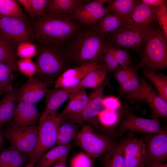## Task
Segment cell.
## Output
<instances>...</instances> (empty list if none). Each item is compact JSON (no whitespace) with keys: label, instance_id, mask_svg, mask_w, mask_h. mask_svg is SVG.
Masks as SVG:
<instances>
[{"label":"cell","instance_id":"816d5d0a","mask_svg":"<svg viewBox=\"0 0 167 167\" xmlns=\"http://www.w3.org/2000/svg\"><path fill=\"white\" fill-rule=\"evenodd\" d=\"M3 132L2 130L1 127H0V151L3 141Z\"/></svg>","mask_w":167,"mask_h":167},{"label":"cell","instance_id":"3957f363","mask_svg":"<svg viewBox=\"0 0 167 167\" xmlns=\"http://www.w3.org/2000/svg\"><path fill=\"white\" fill-rule=\"evenodd\" d=\"M105 39L94 26L80 32L74 38L68 53L71 61L79 66L90 61L103 64L101 55Z\"/></svg>","mask_w":167,"mask_h":167},{"label":"cell","instance_id":"f546056e","mask_svg":"<svg viewBox=\"0 0 167 167\" xmlns=\"http://www.w3.org/2000/svg\"><path fill=\"white\" fill-rule=\"evenodd\" d=\"M89 99L84 89L76 90L69 99V101L62 113H74L79 112L86 105Z\"/></svg>","mask_w":167,"mask_h":167},{"label":"cell","instance_id":"484cf974","mask_svg":"<svg viewBox=\"0 0 167 167\" xmlns=\"http://www.w3.org/2000/svg\"><path fill=\"white\" fill-rule=\"evenodd\" d=\"M28 156L11 146L0 153V167H21Z\"/></svg>","mask_w":167,"mask_h":167},{"label":"cell","instance_id":"1f68e13d","mask_svg":"<svg viewBox=\"0 0 167 167\" xmlns=\"http://www.w3.org/2000/svg\"><path fill=\"white\" fill-rule=\"evenodd\" d=\"M17 57L15 49L0 35V62L16 69Z\"/></svg>","mask_w":167,"mask_h":167},{"label":"cell","instance_id":"2e32d148","mask_svg":"<svg viewBox=\"0 0 167 167\" xmlns=\"http://www.w3.org/2000/svg\"><path fill=\"white\" fill-rule=\"evenodd\" d=\"M126 167L145 166L146 151L144 143L141 139L134 136L130 133L124 148Z\"/></svg>","mask_w":167,"mask_h":167},{"label":"cell","instance_id":"9a60e30c","mask_svg":"<svg viewBox=\"0 0 167 167\" xmlns=\"http://www.w3.org/2000/svg\"><path fill=\"white\" fill-rule=\"evenodd\" d=\"M96 69L105 70L103 64H100L93 61L87 62L75 68H69L54 82V88L75 87L89 72Z\"/></svg>","mask_w":167,"mask_h":167},{"label":"cell","instance_id":"d6a6232c","mask_svg":"<svg viewBox=\"0 0 167 167\" xmlns=\"http://www.w3.org/2000/svg\"><path fill=\"white\" fill-rule=\"evenodd\" d=\"M101 58L107 74L113 72L119 66L109 43L106 40L103 46Z\"/></svg>","mask_w":167,"mask_h":167},{"label":"cell","instance_id":"7bdbcfd3","mask_svg":"<svg viewBox=\"0 0 167 167\" xmlns=\"http://www.w3.org/2000/svg\"><path fill=\"white\" fill-rule=\"evenodd\" d=\"M16 69L9 65L0 62V83H4L13 80V73Z\"/></svg>","mask_w":167,"mask_h":167},{"label":"cell","instance_id":"ac0fdd59","mask_svg":"<svg viewBox=\"0 0 167 167\" xmlns=\"http://www.w3.org/2000/svg\"><path fill=\"white\" fill-rule=\"evenodd\" d=\"M48 84L37 77L29 78L19 89L17 101L35 105L45 95Z\"/></svg>","mask_w":167,"mask_h":167},{"label":"cell","instance_id":"4dcf8cb0","mask_svg":"<svg viewBox=\"0 0 167 167\" xmlns=\"http://www.w3.org/2000/svg\"><path fill=\"white\" fill-rule=\"evenodd\" d=\"M18 2L15 0H0V17L27 20Z\"/></svg>","mask_w":167,"mask_h":167},{"label":"cell","instance_id":"ab89813d","mask_svg":"<svg viewBox=\"0 0 167 167\" xmlns=\"http://www.w3.org/2000/svg\"><path fill=\"white\" fill-rule=\"evenodd\" d=\"M167 0L161 5L156 7V18L160 28L167 39Z\"/></svg>","mask_w":167,"mask_h":167},{"label":"cell","instance_id":"f5cc1de1","mask_svg":"<svg viewBox=\"0 0 167 167\" xmlns=\"http://www.w3.org/2000/svg\"><path fill=\"white\" fill-rule=\"evenodd\" d=\"M148 167H167V164L162 163L158 165Z\"/></svg>","mask_w":167,"mask_h":167},{"label":"cell","instance_id":"cb8c5ba5","mask_svg":"<svg viewBox=\"0 0 167 167\" xmlns=\"http://www.w3.org/2000/svg\"><path fill=\"white\" fill-rule=\"evenodd\" d=\"M56 146L42 156L36 167H50L67 156L71 148L69 143Z\"/></svg>","mask_w":167,"mask_h":167},{"label":"cell","instance_id":"7c38bea8","mask_svg":"<svg viewBox=\"0 0 167 167\" xmlns=\"http://www.w3.org/2000/svg\"><path fill=\"white\" fill-rule=\"evenodd\" d=\"M147 29L125 25L109 34L105 40L119 48L130 49L140 54Z\"/></svg>","mask_w":167,"mask_h":167},{"label":"cell","instance_id":"44dd1931","mask_svg":"<svg viewBox=\"0 0 167 167\" xmlns=\"http://www.w3.org/2000/svg\"><path fill=\"white\" fill-rule=\"evenodd\" d=\"M19 89L11 87L0 101V127L7 123H11Z\"/></svg>","mask_w":167,"mask_h":167},{"label":"cell","instance_id":"52a82bcc","mask_svg":"<svg viewBox=\"0 0 167 167\" xmlns=\"http://www.w3.org/2000/svg\"><path fill=\"white\" fill-rule=\"evenodd\" d=\"M110 75L106 77L103 83L91 93L86 105L82 110L75 113L60 114L59 116L61 118V122L70 121L81 124L97 116L104 108L102 100L104 97L105 88L107 86H110Z\"/></svg>","mask_w":167,"mask_h":167},{"label":"cell","instance_id":"8992f818","mask_svg":"<svg viewBox=\"0 0 167 167\" xmlns=\"http://www.w3.org/2000/svg\"><path fill=\"white\" fill-rule=\"evenodd\" d=\"M75 137L76 144L93 158L106 153L116 145L106 136L87 125L83 126Z\"/></svg>","mask_w":167,"mask_h":167},{"label":"cell","instance_id":"f35d334b","mask_svg":"<svg viewBox=\"0 0 167 167\" xmlns=\"http://www.w3.org/2000/svg\"><path fill=\"white\" fill-rule=\"evenodd\" d=\"M109 43L119 66H126L131 65V58L128 51Z\"/></svg>","mask_w":167,"mask_h":167},{"label":"cell","instance_id":"681fc988","mask_svg":"<svg viewBox=\"0 0 167 167\" xmlns=\"http://www.w3.org/2000/svg\"><path fill=\"white\" fill-rule=\"evenodd\" d=\"M67 156H66L50 167H67L66 165Z\"/></svg>","mask_w":167,"mask_h":167},{"label":"cell","instance_id":"d6986e66","mask_svg":"<svg viewBox=\"0 0 167 167\" xmlns=\"http://www.w3.org/2000/svg\"><path fill=\"white\" fill-rule=\"evenodd\" d=\"M40 115L35 105L18 101L15 106L11 125L19 127L36 126Z\"/></svg>","mask_w":167,"mask_h":167},{"label":"cell","instance_id":"e0dca14e","mask_svg":"<svg viewBox=\"0 0 167 167\" xmlns=\"http://www.w3.org/2000/svg\"><path fill=\"white\" fill-rule=\"evenodd\" d=\"M156 7L147 5L140 0L126 19L125 25L147 29L157 22Z\"/></svg>","mask_w":167,"mask_h":167},{"label":"cell","instance_id":"bcb514c9","mask_svg":"<svg viewBox=\"0 0 167 167\" xmlns=\"http://www.w3.org/2000/svg\"><path fill=\"white\" fill-rule=\"evenodd\" d=\"M17 1L24 7L32 19L34 20L35 19V15L33 11L31 0H18Z\"/></svg>","mask_w":167,"mask_h":167},{"label":"cell","instance_id":"ffe728a7","mask_svg":"<svg viewBox=\"0 0 167 167\" xmlns=\"http://www.w3.org/2000/svg\"><path fill=\"white\" fill-rule=\"evenodd\" d=\"M77 89L73 88L48 89L45 96V105L43 111L53 116H56L59 108L70 98Z\"/></svg>","mask_w":167,"mask_h":167},{"label":"cell","instance_id":"74e56055","mask_svg":"<svg viewBox=\"0 0 167 167\" xmlns=\"http://www.w3.org/2000/svg\"><path fill=\"white\" fill-rule=\"evenodd\" d=\"M17 66L20 71L29 78L33 77L38 71L35 63L31 59L20 58L17 61Z\"/></svg>","mask_w":167,"mask_h":167},{"label":"cell","instance_id":"7dc6e473","mask_svg":"<svg viewBox=\"0 0 167 167\" xmlns=\"http://www.w3.org/2000/svg\"><path fill=\"white\" fill-rule=\"evenodd\" d=\"M165 0H142L141 2L147 5L154 6H160L165 2Z\"/></svg>","mask_w":167,"mask_h":167},{"label":"cell","instance_id":"8d00e7d4","mask_svg":"<svg viewBox=\"0 0 167 167\" xmlns=\"http://www.w3.org/2000/svg\"><path fill=\"white\" fill-rule=\"evenodd\" d=\"M137 71L135 67L131 65L126 66H119L113 72V76L120 86Z\"/></svg>","mask_w":167,"mask_h":167},{"label":"cell","instance_id":"4fadbf2b","mask_svg":"<svg viewBox=\"0 0 167 167\" xmlns=\"http://www.w3.org/2000/svg\"><path fill=\"white\" fill-rule=\"evenodd\" d=\"M141 139L145 148V166L163 163L167 160V133L145 134Z\"/></svg>","mask_w":167,"mask_h":167},{"label":"cell","instance_id":"836d02e7","mask_svg":"<svg viewBox=\"0 0 167 167\" xmlns=\"http://www.w3.org/2000/svg\"><path fill=\"white\" fill-rule=\"evenodd\" d=\"M120 109H111L104 108L97 116L99 121L106 127L114 126L119 120Z\"/></svg>","mask_w":167,"mask_h":167},{"label":"cell","instance_id":"f6af8a7d","mask_svg":"<svg viewBox=\"0 0 167 167\" xmlns=\"http://www.w3.org/2000/svg\"><path fill=\"white\" fill-rule=\"evenodd\" d=\"M102 103L105 108L117 109L121 108V104L118 98L114 96L104 97Z\"/></svg>","mask_w":167,"mask_h":167},{"label":"cell","instance_id":"4316f807","mask_svg":"<svg viewBox=\"0 0 167 167\" xmlns=\"http://www.w3.org/2000/svg\"><path fill=\"white\" fill-rule=\"evenodd\" d=\"M107 75L105 69H95L87 75L77 85L72 88L76 89H95L103 83Z\"/></svg>","mask_w":167,"mask_h":167},{"label":"cell","instance_id":"5bb4252c","mask_svg":"<svg viewBox=\"0 0 167 167\" xmlns=\"http://www.w3.org/2000/svg\"><path fill=\"white\" fill-rule=\"evenodd\" d=\"M108 0L91 1L75 9L69 15L83 25L94 26L109 12L104 5Z\"/></svg>","mask_w":167,"mask_h":167},{"label":"cell","instance_id":"60d3db41","mask_svg":"<svg viewBox=\"0 0 167 167\" xmlns=\"http://www.w3.org/2000/svg\"><path fill=\"white\" fill-rule=\"evenodd\" d=\"M70 167H93V164L91 157L86 153H80L72 159Z\"/></svg>","mask_w":167,"mask_h":167},{"label":"cell","instance_id":"b9f144b4","mask_svg":"<svg viewBox=\"0 0 167 167\" xmlns=\"http://www.w3.org/2000/svg\"><path fill=\"white\" fill-rule=\"evenodd\" d=\"M33 13L39 19L44 17L49 0H31Z\"/></svg>","mask_w":167,"mask_h":167},{"label":"cell","instance_id":"6da1fadb","mask_svg":"<svg viewBox=\"0 0 167 167\" xmlns=\"http://www.w3.org/2000/svg\"><path fill=\"white\" fill-rule=\"evenodd\" d=\"M74 20L67 15L47 13L34 24V38L42 43L57 44L66 41L77 31Z\"/></svg>","mask_w":167,"mask_h":167},{"label":"cell","instance_id":"d590c367","mask_svg":"<svg viewBox=\"0 0 167 167\" xmlns=\"http://www.w3.org/2000/svg\"><path fill=\"white\" fill-rule=\"evenodd\" d=\"M36 44L31 42H23L18 46L16 55L20 58L31 59L36 56Z\"/></svg>","mask_w":167,"mask_h":167},{"label":"cell","instance_id":"8fae6325","mask_svg":"<svg viewBox=\"0 0 167 167\" xmlns=\"http://www.w3.org/2000/svg\"><path fill=\"white\" fill-rule=\"evenodd\" d=\"M140 132L145 134L163 133L166 131L162 130L158 118L149 119L139 117L130 110L124 115L118 127V136H122L125 132Z\"/></svg>","mask_w":167,"mask_h":167},{"label":"cell","instance_id":"603a6c76","mask_svg":"<svg viewBox=\"0 0 167 167\" xmlns=\"http://www.w3.org/2000/svg\"><path fill=\"white\" fill-rule=\"evenodd\" d=\"M128 135L122 139L113 148L101 158L103 167H126L124 148Z\"/></svg>","mask_w":167,"mask_h":167},{"label":"cell","instance_id":"30bf717a","mask_svg":"<svg viewBox=\"0 0 167 167\" xmlns=\"http://www.w3.org/2000/svg\"><path fill=\"white\" fill-rule=\"evenodd\" d=\"M126 97L146 102L153 118L167 119V101L158 94L144 78L141 77L139 86L135 91L127 94Z\"/></svg>","mask_w":167,"mask_h":167},{"label":"cell","instance_id":"d4e9b609","mask_svg":"<svg viewBox=\"0 0 167 167\" xmlns=\"http://www.w3.org/2000/svg\"><path fill=\"white\" fill-rule=\"evenodd\" d=\"M87 0H49L46 11L67 15L79 6L90 2Z\"/></svg>","mask_w":167,"mask_h":167},{"label":"cell","instance_id":"c3c4849f","mask_svg":"<svg viewBox=\"0 0 167 167\" xmlns=\"http://www.w3.org/2000/svg\"><path fill=\"white\" fill-rule=\"evenodd\" d=\"M13 81L4 83H0V96L12 87L11 85Z\"/></svg>","mask_w":167,"mask_h":167},{"label":"cell","instance_id":"f1b7e54d","mask_svg":"<svg viewBox=\"0 0 167 167\" xmlns=\"http://www.w3.org/2000/svg\"><path fill=\"white\" fill-rule=\"evenodd\" d=\"M143 75L154 85L157 92L163 99L167 101V76L162 73L153 71L143 68Z\"/></svg>","mask_w":167,"mask_h":167},{"label":"cell","instance_id":"9c48e42d","mask_svg":"<svg viewBox=\"0 0 167 167\" xmlns=\"http://www.w3.org/2000/svg\"><path fill=\"white\" fill-rule=\"evenodd\" d=\"M3 135L10 142L11 146L19 152L29 157L36 144L37 129L36 126H15L11 125L3 131Z\"/></svg>","mask_w":167,"mask_h":167},{"label":"cell","instance_id":"f907efd6","mask_svg":"<svg viewBox=\"0 0 167 167\" xmlns=\"http://www.w3.org/2000/svg\"><path fill=\"white\" fill-rule=\"evenodd\" d=\"M35 164L33 159L32 158H30L29 162L27 164L25 167H34Z\"/></svg>","mask_w":167,"mask_h":167},{"label":"cell","instance_id":"83f0119b","mask_svg":"<svg viewBox=\"0 0 167 167\" xmlns=\"http://www.w3.org/2000/svg\"><path fill=\"white\" fill-rule=\"evenodd\" d=\"M140 0H108L105 7L108 11L117 13L126 19Z\"/></svg>","mask_w":167,"mask_h":167},{"label":"cell","instance_id":"277c9868","mask_svg":"<svg viewBox=\"0 0 167 167\" xmlns=\"http://www.w3.org/2000/svg\"><path fill=\"white\" fill-rule=\"evenodd\" d=\"M35 64L38 78L49 84L54 82L72 62L68 54L52 46H42L36 49Z\"/></svg>","mask_w":167,"mask_h":167},{"label":"cell","instance_id":"5b68a950","mask_svg":"<svg viewBox=\"0 0 167 167\" xmlns=\"http://www.w3.org/2000/svg\"><path fill=\"white\" fill-rule=\"evenodd\" d=\"M61 123L60 117L53 116L43 111L40 117L37 129L36 145L29 157L37 164L48 150L55 145L58 130Z\"/></svg>","mask_w":167,"mask_h":167},{"label":"cell","instance_id":"e575fe53","mask_svg":"<svg viewBox=\"0 0 167 167\" xmlns=\"http://www.w3.org/2000/svg\"><path fill=\"white\" fill-rule=\"evenodd\" d=\"M140 81L141 77L139 76L137 71L119 86L118 95L122 96L135 91L139 86Z\"/></svg>","mask_w":167,"mask_h":167},{"label":"cell","instance_id":"ee69618b","mask_svg":"<svg viewBox=\"0 0 167 167\" xmlns=\"http://www.w3.org/2000/svg\"><path fill=\"white\" fill-rule=\"evenodd\" d=\"M62 123H64L60 126L58 133L75 137L77 133L78 126L70 121H64Z\"/></svg>","mask_w":167,"mask_h":167},{"label":"cell","instance_id":"ba28073f","mask_svg":"<svg viewBox=\"0 0 167 167\" xmlns=\"http://www.w3.org/2000/svg\"><path fill=\"white\" fill-rule=\"evenodd\" d=\"M0 35L16 49L23 42H31L34 38L32 29L27 20L0 17Z\"/></svg>","mask_w":167,"mask_h":167},{"label":"cell","instance_id":"7a4b0ae2","mask_svg":"<svg viewBox=\"0 0 167 167\" xmlns=\"http://www.w3.org/2000/svg\"><path fill=\"white\" fill-rule=\"evenodd\" d=\"M167 39L157 22L146 30L143 48L140 53V60L137 69L146 68L153 71L167 67Z\"/></svg>","mask_w":167,"mask_h":167},{"label":"cell","instance_id":"7402d4cb","mask_svg":"<svg viewBox=\"0 0 167 167\" xmlns=\"http://www.w3.org/2000/svg\"><path fill=\"white\" fill-rule=\"evenodd\" d=\"M126 19L120 15L112 12L107 13L93 26L96 30L106 38L111 33L124 26Z\"/></svg>","mask_w":167,"mask_h":167}]
</instances>
